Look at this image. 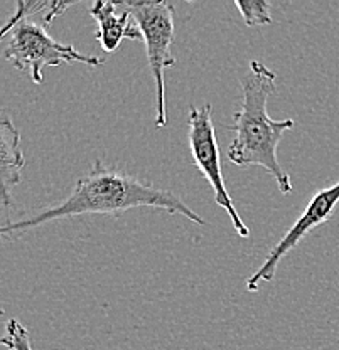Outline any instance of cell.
Segmentation results:
<instances>
[{
    "label": "cell",
    "mask_w": 339,
    "mask_h": 350,
    "mask_svg": "<svg viewBox=\"0 0 339 350\" xmlns=\"http://www.w3.org/2000/svg\"><path fill=\"white\" fill-rule=\"evenodd\" d=\"M90 16L97 21L98 32L95 34L105 53L118 49L123 39H142L132 16L122 2H95L90 7Z\"/></svg>",
    "instance_id": "7"
},
{
    "label": "cell",
    "mask_w": 339,
    "mask_h": 350,
    "mask_svg": "<svg viewBox=\"0 0 339 350\" xmlns=\"http://www.w3.org/2000/svg\"><path fill=\"white\" fill-rule=\"evenodd\" d=\"M10 41L3 56L19 71L29 72L36 85L45 81V69L68 63H85L88 66L103 64L97 56L83 54L73 46L54 41L45 25L29 19L19 21L10 29Z\"/></svg>",
    "instance_id": "3"
},
{
    "label": "cell",
    "mask_w": 339,
    "mask_h": 350,
    "mask_svg": "<svg viewBox=\"0 0 339 350\" xmlns=\"http://www.w3.org/2000/svg\"><path fill=\"white\" fill-rule=\"evenodd\" d=\"M2 345L9 350H32L29 332L17 319L7 322L5 337L2 338Z\"/></svg>",
    "instance_id": "10"
},
{
    "label": "cell",
    "mask_w": 339,
    "mask_h": 350,
    "mask_svg": "<svg viewBox=\"0 0 339 350\" xmlns=\"http://www.w3.org/2000/svg\"><path fill=\"white\" fill-rule=\"evenodd\" d=\"M129 10L142 34L145 44L147 61L151 64L155 81V126L167 125L166 81L164 71L176 64V57L171 53L174 39V9L167 2H122Z\"/></svg>",
    "instance_id": "4"
},
{
    "label": "cell",
    "mask_w": 339,
    "mask_h": 350,
    "mask_svg": "<svg viewBox=\"0 0 339 350\" xmlns=\"http://www.w3.org/2000/svg\"><path fill=\"white\" fill-rule=\"evenodd\" d=\"M211 113H213V107L210 103L204 105L203 108H198L192 105L191 111H189L188 138L192 160L198 165L203 177H206V180L211 184L214 192V200H216L218 206L223 207L226 213H228L233 228L238 232L240 238H249V226L243 222V219L238 214V211H236L233 199L229 197L228 189L225 185L220 162V147H218V138L216 131H214Z\"/></svg>",
    "instance_id": "5"
},
{
    "label": "cell",
    "mask_w": 339,
    "mask_h": 350,
    "mask_svg": "<svg viewBox=\"0 0 339 350\" xmlns=\"http://www.w3.org/2000/svg\"><path fill=\"white\" fill-rule=\"evenodd\" d=\"M136 207H155L169 214H181L194 224H206V221L177 196L154 185L144 184L138 178L123 172L108 169L101 163V160H97L90 172L78 178L71 194L63 202L39 211L17 222H7L2 226L0 232L2 236L16 234L56 219L83 216V214L116 216Z\"/></svg>",
    "instance_id": "1"
},
{
    "label": "cell",
    "mask_w": 339,
    "mask_h": 350,
    "mask_svg": "<svg viewBox=\"0 0 339 350\" xmlns=\"http://www.w3.org/2000/svg\"><path fill=\"white\" fill-rule=\"evenodd\" d=\"M277 93L275 72L262 61H251L242 78V107L235 113L229 130L235 131L228 147L229 162L238 167H264L275 178L284 196L292 192V180L277 159V147L287 130H292V118L272 120L267 113L268 98Z\"/></svg>",
    "instance_id": "2"
},
{
    "label": "cell",
    "mask_w": 339,
    "mask_h": 350,
    "mask_svg": "<svg viewBox=\"0 0 339 350\" xmlns=\"http://www.w3.org/2000/svg\"><path fill=\"white\" fill-rule=\"evenodd\" d=\"M25 165L21 133L9 116L0 122V189H2V207L7 214V207L12 204V189L21 182V172Z\"/></svg>",
    "instance_id": "8"
},
{
    "label": "cell",
    "mask_w": 339,
    "mask_h": 350,
    "mask_svg": "<svg viewBox=\"0 0 339 350\" xmlns=\"http://www.w3.org/2000/svg\"><path fill=\"white\" fill-rule=\"evenodd\" d=\"M236 9L242 14L243 21L249 27H258V25L272 24L271 3L264 0H251V2H235Z\"/></svg>",
    "instance_id": "9"
},
{
    "label": "cell",
    "mask_w": 339,
    "mask_h": 350,
    "mask_svg": "<svg viewBox=\"0 0 339 350\" xmlns=\"http://www.w3.org/2000/svg\"><path fill=\"white\" fill-rule=\"evenodd\" d=\"M338 202L339 182L331 185V187H326L323 189V191L317 192V194L309 200L307 207H305L304 213L301 214V217H299L292 224V228L287 231V234L272 247L268 256L265 258L264 265L250 276L249 282H247V290L258 291L262 283L272 282L273 276H275L277 268H279V262L284 260V256H286L289 251H292L294 247L312 231V229H316L317 226L329 221L334 209H336Z\"/></svg>",
    "instance_id": "6"
}]
</instances>
